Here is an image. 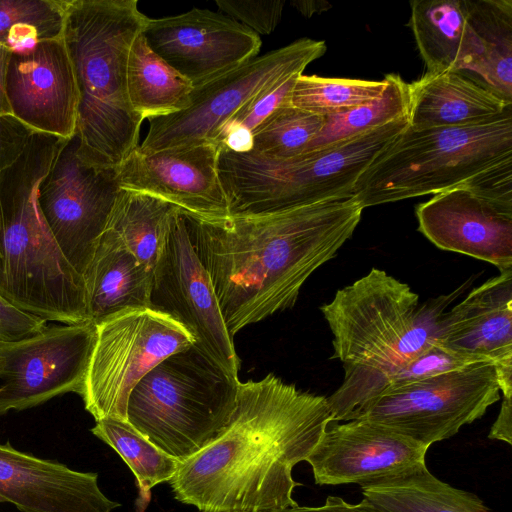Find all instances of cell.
Listing matches in <instances>:
<instances>
[{
	"label": "cell",
	"mask_w": 512,
	"mask_h": 512,
	"mask_svg": "<svg viewBox=\"0 0 512 512\" xmlns=\"http://www.w3.org/2000/svg\"><path fill=\"white\" fill-rule=\"evenodd\" d=\"M428 448L380 423L330 422L306 459L319 485H367L426 465Z\"/></svg>",
	"instance_id": "17"
},
{
	"label": "cell",
	"mask_w": 512,
	"mask_h": 512,
	"mask_svg": "<svg viewBox=\"0 0 512 512\" xmlns=\"http://www.w3.org/2000/svg\"><path fill=\"white\" fill-rule=\"evenodd\" d=\"M46 321L26 313L0 295V341L18 340L45 328Z\"/></svg>",
	"instance_id": "38"
},
{
	"label": "cell",
	"mask_w": 512,
	"mask_h": 512,
	"mask_svg": "<svg viewBox=\"0 0 512 512\" xmlns=\"http://www.w3.org/2000/svg\"><path fill=\"white\" fill-rule=\"evenodd\" d=\"M5 93L11 114L34 132L64 139L75 135L79 94L63 36L11 52Z\"/></svg>",
	"instance_id": "18"
},
{
	"label": "cell",
	"mask_w": 512,
	"mask_h": 512,
	"mask_svg": "<svg viewBox=\"0 0 512 512\" xmlns=\"http://www.w3.org/2000/svg\"><path fill=\"white\" fill-rule=\"evenodd\" d=\"M326 49L324 41L301 38L194 86L187 109L148 119L149 130L139 149L156 152L214 143L221 126L240 108L274 84L303 74Z\"/></svg>",
	"instance_id": "10"
},
{
	"label": "cell",
	"mask_w": 512,
	"mask_h": 512,
	"mask_svg": "<svg viewBox=\"0 0 512 512\" xmlns=\"http://www.w3.org/2000/svg\"><path fill=\"white\" fill-rule=\"evenodd\" d=\"M148 46L193 87L257 57L262 42L240 22L207 9L148 19L142 32Z\"/></svg>",
	"instance_id": "15"
},
{
	"label": "cell",
	"mask_w": 512,
	"mask_h": 512,
	"mask_svg": "<svg viewBox=\"0 0 512 512\" xmlns=\"http://www.w3.org/2000/svg\"><path fill=\"white\" fill-rule=\"evenodd\" d=\"M148 17L137 0H65L63 40L78 88V154L118 169L139 146L143 120L131 109L127 64Z\"/></svg>",
	"instance_id": "4"
},
{
	"label": "cell",
	"mask_w": 512,
	"mask_h": 512,
	"mask_svg": "<svg viewBox=\"0 0 512 512\" xmlns=\"http://www.w3.org/2000/svg\"><path fill=\"white\" fill-rule=\"evenodd\" d=\"M192 83L148 46L142 33L128 56L127 92L133 112L145 119L168 116L190 105Z\"/></svg>",
	"instance_id": "26"
},
{
	"label": "cell",
	"mask_w": 512,
	"mask_h": 512,
	"mask_svg": "<svg viewBox=\"0 0 512 512\" xmlns=\"http://www.w3.org/2000/svg\"><path fill=\"white\" fill-rule=\"evenodd\" d=\"M484 54L477 71L488 88L512 102V1L464 0Z\"/></svg>",
	"instance_id": "29"
},
{
	"label": "cell",
	"mask_w": 512,
	"mask_h": 512,
	"mask_svg": "<svg viewBox=\"0 0 512 512\" xmlns=\"http://www.w3.org/2000/svg\"><path fill=\"white\" fill-rule=\"evenodd\" d=\"M96 336V325L85 321L0 341V416L61 394L82 395Z\"/></svg>",
	"instance_id": "13"
},
{
	"label": "cell",
	"mask_w": 512,
	"mask_h": 512,
	"mask_svg": "<svg viewBox=\"0 0 512 512\" xmlns=\"http://www.w3.org/2000/svg\"><path fill=\"white\" fill-rule=\"evenodd\" d=\"M384 126L290 159L219 148L218 173L229 215H256L354 197L363 172L408 127Z\"/></svg>",
	"instance_id": "5"
},
{
	"label": "cell",
	"mask_w": 512,
	"mask_h": 512,
	"mask_svg": "<svg viewBox=\"0 0 512 512\" xmlns=\"http://www.w3.org/2000/svg\"><path fill=\"white\" fill-rule=\"evenodd\" d=\"M11 50L0 45V115L10 114V107L5 93V73Z\"/></svg>",
	"instance_id": "41"
},
{
	"label": "cell",
	"mask_w": 512,
	"mask_h": 512,
	"mask_svg": "<svg viewBox=\"0 0 512 512\" xmlns=\"http://www.w3.org/2000/svg\"><path fill=\"white\" fill-rule=\"evenodd\" d=\"M385 79L386 87L378 98L344 113L324 117L322 130L305 153L384 126L406 116L409 106L408 83L397 74H387Z\"/></svg>",
	"instance_id": "30"
},
{
	"label": "cell",
	"mask_w": 512,
	"mask_h": 512,
	"mask_svg": "<svg viewBox=\"0 0 512 512\" xmlns=\"http://www.w3.org/2000/svg\"><path fill=\"white\" fill-rule=\"evenodd\" d=\"M418 230L436 247L512 269V208L475 195L463 185L417 205Z\"/></svg>",
	"instance_id": "19"
},
{
	"label": "cell",
	"mask_w": 512,
	"mask_h": 512,
	"mask_svg": "<svg viewBox=\"0 0 512 512\" xmlns=\"http://www.w3.org/2000/svg\"><path fill=\"white\" fill-rule=\"evenodd\" d=\"M461 185L482 199L512 208V157L486 168Z\"/></svg>",
	"instance_id": "36"
},
{
	"label": "cell",
	"mask_w": 512,
	"mask_h": 512,
	"mask_svg": "<svg viewBox=\"0 0 512 512\" xmlns=\"http://www.w3.org/2000/svg\"><path fill=\"white\" fill-rule=\"evenodd\" d=\"M101 441L115 450L136 478V512H144L151 500V489L169 482L180 461L168 455L135 429L127 420L102 418L91 428Z\"/></svg>",
	"instance_id": "28"
},
{
	"label": "cell",
	"mask_w": 512,
	"mask_h": 512,
	"mask_svg": "<svg viewBox=\"0 0 512 512\" xmlns=\"http://www.w3.org/2000/svg\"><path fill=\"white\" fill-rule=\"evenodd\" d=\"M332 422L327 398L273 373L238 387L225 430L181 462L169 481L175 499L201 512H255L298 505L292 477Z\"/></svg>",
	"instance_id": "1"
},
{
	"label": "cell",
	"mask_w": 512,
	"mask_h": 512,
	"mask_svg": "<svg viewBox=\"0 0 512 512\" xmlns=\"http://www.w3.org/2000/svg\"><path fill=\"white\" fill-rule=\"evenodd\" d=\"M362 211L354 197L222 219L184 211L230 337L292 308L306 280L352 236Z\"/></svg>",
	"instance_id": "2"
},
{
	"label": "cell",
	"mask_w": 512,
	"mask_h": 512,
	"mask_svg": "<svg viewBox=\"0 0 512 512\" xmlns=\"http://www.w3.org/2000/svg\"><path fill=\"white\" fill-rule=\"evenodd\" d=\"M512 157V109L458 127H408L359 177L354 198L364 208L457 187Z\"/></svg>",
	"instance_id": "8"
},
{
	"label": "cell",
	"mask_w": 512,
	"mask_h": 512,
	"mask_svg": "<svg viewBox=\"0 0 512 512\" xmlns=\"http://www.w3.org/2000/svg\"><path fill=\"white\" fill-rule=\"evenodd\" d=\"M65 0H0V45L24 52L63 36Z\"/></svg>",
	"instance_id": "31"
},
{
	"label": "cell",
	"mask_w": 512,
	"mask_h": 512,
	"mask_svg": "<svg viewBox=\"0 0 512 512\" xmlns=\"http://www.w3.org/2000/svg\"><path fill=\"white\" fill-rule=\"evenodd\" d=\"M324 117L286 104L254 132V152L273 159H290L306 152L320 133Z\"/></svg>",
	"instance_id": "33"
},
{
	"label": "cell",
	"mask_w": 512,
	"mask_h": 512,
	"mask_svg": "<svg viewBox=\"0 0 512 512\" xmlns=\"http://www.w3.org/2000/svg\"><path fill=\"white\" fill-rule=\"evenodd\" d=\"M89 321L95 325L123 310L149 307L153 271L106 228L83 276Z\"/></svg>",
	"instance_id": "24"
},
{
	"label": "cell",
	"mask_w": 512,
	"mask_h": 512,
	"mask_svg": "<svg viewBox=\"0 0 512 512\" xmlns=\"http://www.w3.org/2000/svg\"><path fill=\"white\" fill-rule=\"evenodd\" d=\"M96 327L81 395L95 421L127 420L129 395L138 382L168 356L194 343L181 324L150 307L123 310Z\"/></svg>",
	"instance_id": "9"
},
{
	"label": "cell",
	"mask_w": 512,
	"mask_h": 512,
	"mask_svg": "<svg viewBox=\"0 0 512 512\" xmlns=\"http://www.w3.org/2000/svg\"><path fill=\"white\" fill-rule=\"evenodd\" d=\"M255 512H380L369 501L363 498L359 503L346 502L338 496H328L323 505L317 507L290 506L281 509Z\"/></svg>",
	"instance_id": "39"
},
{
	"label": "cell",
	"mask_w": 512,
	"mask_h": 512,
	"mask_svg": "<svg viewBox=\"0 0 512 512\" xmlns=\"http://www.w3.org/2000/svg\"><path fill=\"white\" fill-rule=\"evenodd\" d=\"M435 345L467 364H512V269L473 289L444 313Z\"/></svg>",
	"instance_id": "21"
},
{
	"label": "cell",
	"mask_w": 512,
	"mask_h": 512,
	"mask_svg": "<svg viewBox=\"0 0 512 512\" xmlns=\"http://www.w3.org/2000/svg\"><path fill=\"white\" fill-rule=\"evenodd\" d=\"M291 5L294 6L305 17H311L314 14H320L331 8V4L322 0H297L291 1Z\"/></svg>",
	"instance_id": "42"
},
{
	"label": "cell",
	"mask_w": 512,
	"mask_h": 512,
	"mask_svg": "<svg viewBox=\"0 0 512 512\" xmlns=\"http://www.w3.org/2000/svg\"><path fill=\"white\" fill-rule=\"evenodd\" d=\"M499 399L495 365L473 363L387 390L357 419L385 425L429 448L481 418Z\"/></svg>",
	"instance_id": "11"
},
{
	"label": "cell",
	"mask_w": 512,
	"mask_h": 512,
	"mask_svg": "<svg viewBox=\"0 0 512 512\" xmlns=\"http://www.w3.org/2000/svg\"><path fill=\"white\" fill-rule=\"evenodd\" d=\"M6 499L0 495V503H6Z\"/></svg>",
	"instance_id": "43"
},
{
	"label": "cell",
	"mask_w": 512,
	"mask_h": 512,
	"mask_svg": "<svg viewBox=\"0 0 512 512\" xmlns=\"http://www.w3.org/2000/svg\"><path fill=\"white\" fill-rule=\"evenodd\" d=\"M408 91V121L414 130L477 124L512 107V102L460 72H426L408 84Z\"/></svg>",
	"instance_id": "22"
},
{
	"label": "cell",
	"mask_w": 512,
	"mask_h": 512,
	"mask_svg": "<svg viewBox=\"0 0 512 512\" xmlns=\"http://www.w3.org/2000/svg\"><path fill=\"white\" fill-rule=\"evenodd\" d=\"M178 209L161 198L119 188L107 227L145 267L154 270L171 215Z\"/></svg>",
	"instance_id": "27"
},
{
	"label": "cell",
	"mask_w": 512,
	"mask_h": 512,
	"mask_svg": "<svg viewBox=\"0 0 512 512\" xmlns=\"http://www.w3.org/2000/svg\"><path fill=\"white\" fill-rule=\"evenodd\" d=\"M34 131L14 115H0V174L24 153Z\"/></svg>",
	"instance_id": "37"
},
{
	"label": "cell",
	"mask_w": 512,
	"mask_h": 512,
	"mask_svg": "<svg viewBox=\"0 0 512 512\" xmlns=\"http://www.w3.org/2000/svg\"><path fill=\"white\" fill-rule=\"evenodd\" d=\"M215 4L226 14L239 20L258 35L272 33L281 20L284 0H216Z\"/></svg>",
	"instance_id": "35"
},
{
	"label": "cell",
	"mask_w": 512,
	"mask_h": 512,
	"mask_svg": "<svg viewBox=\"0 0 512 512\" xmlns=\"http://www.w3.org/2000/svg\"><path fill=\"white\" fill-rule=\"evenodd\" d=\"M149 307L181 324L194 342L233 375L240 359L230 337L207 269L190 239L183 210L170 217L153 270Z\"/></svg>",
	"instance_id": "12"
},
{
	"label": "cell",
	"mask_w": 512,
	"mask_h": 512,
	"mask_svg": "<svg viewBox=\"0 0 512 512\" xmlns=\"http://www.w3.org/2000/svg\"><path fill=\"white\" fill-rule=\"evenodd\" d=\"M239 383L194 342L138 382L129 395L127 421L181 463L228 426Z\"/></svg>",
	"instance_id": "7"
},
{
	"label": "cell",
	"mask_w": 512,
	"mask_h": 512,
	"mask_svg": "<svg viewBox=\"0 0 512 512\" xmlns=\"http://www.w3.org/2000/svg\"><path fill=\"white\" fill-rule=\"evenodd\" d=\"M68 140L34 132L0 174V295L61 324L89 321L84 278L62 253L39 204L40 185Z\"/></svg>",
	"instance_id": "3"
},
{
	"label": "cell",
	"mask_w": 512,
	"mask_h": 512,
	"mask_svg": "<svg viewBox=\"0 0 512 512\" xmlns=\"http://www.w3.org/2000/svg\"><path fill=\"white\" fill-rule=\"evenodd\" d=\"M118 191L117 169L99 168L83 160L75 135L40 185L45 221L66 259L82 276L107 227Z\"/></svg>",
	"instance_id": "14"
},
{
	"label": "cell",
	"mask_w": 512,
	"mask_h": 512,
	"mask_svg": "<svg viewBox=\"0 0 512 512\" xmlns=\"http://www.w3.org/2000/svg\"><path fill=\"white\" fill-rule=\"evenodd\" d=\"M212 142L144 152L137 147L117 169L121 189L149 194L205 219L229 216Z\"/></svg>",
	"instance_id": "16"
},
{
	"label": "cell",
	"mask_w": 512,
	"mask_h": 512,
	"mask_svg": "<svg viewBox=\"0 0 512 512\" xmlns=\"http://www.w3.org/2000/svg\"><path fill=\"white\" fill-rule=\"evenodd\" d=\"M386 79L362 80L301 74L290 96V105L319 116L344 113L378 98Z\"/></svg>",
	"instance_id": "32"
},
{
	"label": "cell",
	"mask_w": 512,
	"mask_h": 512,
	"mask_svg": "<svg viewBox=\"0 0 512 512\" xmlns=\"http://www.w3.org/2000/svg\"><path fill=\"white\" fill-rule=\"evenodd\" d=\"M503 400L498 416L493 423L488 437L494 440L512 443V392L502 393Z\"/></svg>",
	"instance_id": "40"
},
{
	"label": "cell",
	"mask_w": 512,
	"mask_h": 512,
	"mask_svg": "<svg viewBox=\"0 0 512 512\" xmlns=\"http://www.w3.org/2000/svg\"><path fill=\"white\" fill-rule=\"evenodd\" d=\"M360 487L380 512H490L478 496L443 482L426 465Z\"/></svg>",
	"instance_id": "25"
},
{
	"label": "cell",
	"mask_w": 512,
	"mask_h": 512,
	"mask_svg": "<svg viewBox=\"0 0 512 512\" xmlns=\"http://www.w3.org/2000/svg\"><path fill=\"white\" fill-rule=\"evenodd\" d=\"M449 301L446 296L421 304L408 284L372 268L320 310L344 375L383 374L434 346Z\"/></svg>",
	"instance_id": "6"
},
{
	"label": "cell",
	"mask_w": 512,
	"mask_h": 512,
	"mask_svg": "<svg viewBox=\"0 0 512 512\" xmlns=\"http://www.w3.org/2000/svg\"><path fill=\"white\" fill-rule=\"evenodd\" d=\"M300 75L294 74L257 95L226 121L218 133L228 128H243L254 134L278 108L290 104L291 92Z\"/></svg>",
	"instance_id": "34"
},
{
	"label": "cell",
	"mask_w": 512,
	"mask_h": 512,
	"mask_svg": "<svg viewBox=\"0 0 512 512\" xmlns=\"http://www.w3.org/2000/svg\"><path fill=\"white\" fill-rule=\"evenodd\" d=\"M409 26L427 73H477L484 47L464 0H413Z\"/></svg>",
	"instance_id": "23"
},
{
	"label": "cell",
	"mask_w": 512,
	"mask_h": 512,
	"mask_svg": "<svg viewBox=\"0 0 512 512\" xmlns=\"http://www.w3.org/2000/svg\"><path fill=\"white\" fill-rule=\"evenodd\" d=\"M0 495L21 512H112L121 506L98 485L96 472L0 444Z\"/></svg>",
	"instance_id": "20"
}]
</instances>
